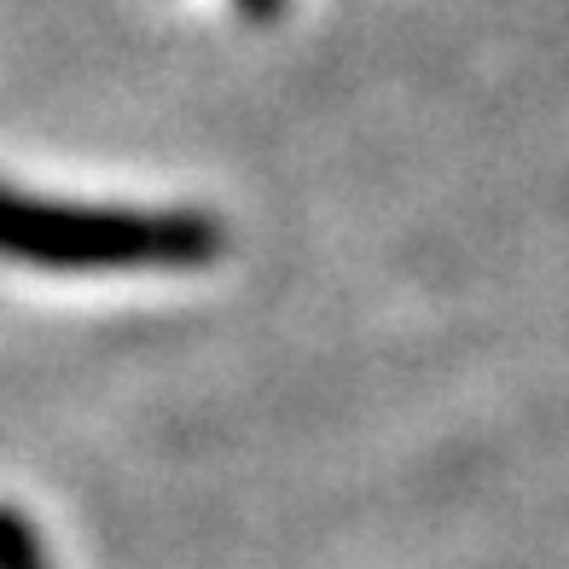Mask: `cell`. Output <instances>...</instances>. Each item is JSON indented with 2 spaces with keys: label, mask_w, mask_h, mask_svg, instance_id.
<instances>
[{
  "label": "cell",
  "mask_w": 569,
  "mask_h": 569,
  "mask_svg": "<svg viewBox=\"0 0 569 569\" xmlns=\"http://www.w3.org/2000/svg\"><path fill=\"white\" fill-rule=\"evenodd\" d=\"M227 227L203 210H99L0 187V256L53 273H134L210 268Z\"/></svg>",
  "instance_id": "cell-1"
},
{
  "label": "cell",
  "mask_w": 569,
  "mask_h": 569,
  "mask_svg": "<svg viewBox=\"0 0 569 569\" xmlns=\"http://www.w3.org/2000/svg\"><path fill=\"white\" fill-rule=\"evenodd\" d=\"M0 569H53L36 523L18 506H0Z\"/></svg>",
  "instance_id": "cell-2"
},
{
  "label": "cell",
  "mask_w": 569,
  "mask_h": 569,
  "mask_svg": "<svg viewBox=\"0 0 569 569\" xmlns=\"http://www.w3.org/2000/svg\"><path fill=\"white\" fill-rule=\"evenodd\" d=\"M232 7H239V18H244V23H279L284 0H232Z\"/></svg>",
  "instance_id": "cell-3"
}]
</instances>
